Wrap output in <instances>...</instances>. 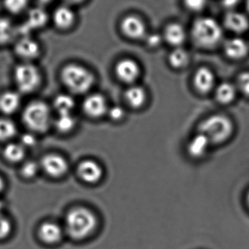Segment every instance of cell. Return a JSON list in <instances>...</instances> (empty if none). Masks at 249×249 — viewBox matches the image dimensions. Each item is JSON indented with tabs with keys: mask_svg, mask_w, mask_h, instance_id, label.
<instances>
[{
	"mask_svg": "<svg viewBox=\"0 0 249 249\" xmlns=\"http://www.w3.org/2000/svg\"><path fill=\"white\" fill-rule=\"evenodd\" d=\"M193 43L203 50H213L224 42V28L210 16H200L192 23L190 32Z\"/></svg>",
	"mask_w": 249,
	"mask_h": 249,
	"instance_id": "cell-1",
	"label": "cell"
},
{
	"mask_svg": "<svg viewBox=\"0 0 249 249\" xmlns=\"http://www.w3.org/2000/svg\"><path fill=\"white\" fill-rule=\"evenodd\" d=\"M97 227L96 215L90 209L76 207L66 215L64 233L75 241H83L90 237Z\"/></svg>",
	"mask_w": 249,
	"mask_h": 249,
	"instance_id": "cell-2",
	"label": "cell"
},
{
	"mask_svg": "<svg viewBox=\"0 0 249 249\" xmlns=\"http://www.w3.org/2000/svg\"><path fill=\"white\" fill-rule=\"evenodd\" d=\"M61 77L64 86L76 94H83L89 91L95 83L93 74L78 64L65 66L61 71Z\"/></svg>",
	"mask_w": 249,
	"mask_h": 249,
	"instance_id": "cell-3",
	"label": "cell"
},
{
	"mask_svg": "<svg viewBox=\"0 0 249 249\" xmlns=\"http://www.w3.org/2000/svg\"><path fill=\"white\" fill-rule=\"evenodd\" d=\"M232 132V121L223 115H211L199 126V133L205 135L211 143H223L230 137Z\"/></svg>",
	"mask_w": 249,
	"mask_h": 249,
	"instance_id": "cell-4",
	"label": "cell"
},
{
	"mask_svg": "<svg viewBox=\"0 0 249 249\" xmlns=\"http://www.w3.org/2000/svg\"><path fill=\"white\" fill-rule=\"evenodd\" d=\"M23 121L31 130L43 133L49 127L51 111L46 104L39 101L29 104L23 112Z\"/></svg>",
	"mask_w": 249,
	"mask_h": 249,
	"instance_id": "cell-5",
	"label": "cell"
},
{
	"mask_svg": "<svg viewBox=\"0 0 249 249\" xmlns=\"http://www.w3.org/2000/svg\"><path fill=\"white\" fill-rule=\"evenodd\" d=\"M14 77L16 86L21 93H32L40 84L41 76L39 70L29 62L17 66L15 70Z\"/></svg>",
	"mask_w": 249,
	"mask_h": 249,
	"instance_id": "cell-6",
	"label": "cell"
},
{
	"mask_svg": "<svg viewBox=\"0 0 249 249\" xmlns=\"http://www.w3.org/2000/svg\"><path fill=\"white\" fill-rule=\"evenodd\" d=\"M222 26L234 35H243L249 30V16L236 10H229L225 13Z\"/></svg>",
	"mask_w": 249,
	"mask_h": 249,
	"instance_id": "cell-7",
	"label": "cell"
},
{
	"mask_svg": "<svg viewBox=\"0 0 249 249\" xmlns=\"http://www.w3.org/2000/svg\"><path fill=\"white\" fill-rule=\"evenodd\" d=\"M120 27L122 33L130 39H144L147 35V27L144 20L134 15H130L124 18Z\"/></svg>",
	"mask_w": 249,
	"mask_h": 249,
	"instance_id": "cell-8",
	"label": "cell"
},
{
	"mask_svg": "<svg viewBox=\"0 0 249 249\" xmlns=\"http://www.w3.org/2000/svg\"><path fill=\"white\" fill-rule=\"evenodd\" d=\"M164 42L175 48L182 47L188 38V33L184 25L178 22L168 23L162 32Z\"/></svg>",
	"mask_w": 249,
	"mask_h": 249,
	"instance_id": "cell-9",
	"label": "cell"
},
{
	"mask_svg": "<svg viewBox=\"0 0 249 249\" xmlns=\"http://www.w3.org/2000/svg\"><path fill=\"white\" fill-rule=\"evenodd\" d=\"M223 51L225 55L233 61L244 59L248 55L249 45L248 42L240 36H232L224 41Z\"/></svg>",
	"mask_w": 249,
	"mask_h": 249,
	"instance_id": "cell-10",
	"label": "cell"
},
{
	"mask_svg": "<svg viewBox=\"0 0 249 249\" xmlns=\"http://www.w3.org/2000/svg\"><path fill=\"white\" fill-rule=\"evenodd\" d=\"M41 166L50 177L59 178L63 177L68 170L67 160L61 155L49 154L45 155L41 161Z\"/></svg>",
	"mask_w": 249,
	"mask_h": 249,
	"instance_id": "cell-11",
	"label": "cell"
},
{
	"mask_svg": "<svg viewBox=\"0 0 249 249\" xmlns=\"http://www.w3.org/2000/svg\"><path fill=\"white\" fill-rule=\"evenodd\" d=\"M115 72L117 77L123 83L132 84L140 76V66L134 60L124 58L117 63L115 67Z\"/></svg>",
	"mask_w": 249,
	"mask_h": 249,
	"instance_id": "cell-12",
	"label": "cell"
},
{
	"mask_svg": "<svg viewBox=\"0 0 249 249\" xmlns=\"http://www.w3.org/2000/svg\"><path fill=\"white\" fill-rule=\"evenodd\" d=\"M48 19V14L43 8L35 7L29 10L26 20L20 28V33L22 36H29L32 31L45 26Z\"/></svg>",
	"mask_w": 249,
	"mask_h": 249,
	"instance_id": "cell-13",
	"label": "cell"
},
{
	"mask_svg": "<svg viewBox=\"0 0 249 249\" xmlns=\"http://www.w3.org/2000/svg\"><path fill=\"white\" fill-rule=\"evenodd\" d=\"M77 172L80 179L88 184L99 182L103 175L102 167L92 160L82 161L77 166Z\"/></svg>",
	"mask_w": 249,
	"mask_h": 249,
	"instance_id": "cell-14",
	"label": "cell"
},
{
	"mask_svg": "<svg viewBox=\"0 0 249 249\" xmlns=\"http://www.w3.org/2000/svg\"><path fill=\"white\" fill-rule=\"evenodd\" d=\"M83 110L90 118H100L108 110L106 100L102 95L97 93L90 95L83 102Z\"/></svg>",
	"mask_w": 249,
	"mask_h": 249,
	"instance_id": "cell-15",
	"label": "cell"
},
{
	"mask_svg": "<svg viewBox=\"0 0 249 249\" xmlns=\"http://www.w3.org/2000/svg\"><path fill=\"white\" fill-rule=\"evenodd\" d=\"M64 234V228L55 222H44L38 230L39 239L48 245L58 244L62 239Z\"/></svg>",
	"mask_w": 249,
	"mask_h": 249,
	"instance_id": "cell-16",
	"label": "cell"
},
{
	"mask_svg": "<svg viewBox=\"0 0 249 249\" xmlns=\"http://www.w3.org/2000/svg\"><path fill=\"white\" fill-rule=\"evenodd\" d=\"M16 53L28 62L39 55L40 48L39 44L30 36H21L15 46Z\"/></svg>",
	"mask_w": 249,
	"mask_h": 249,
	"instance_id": "cell-17",
	"label": "cell"
},
{
	"mask_svg": "<svg viewBox=\"0 0 249 249\" xmlns=\"http://www.w3.org/2000/svg\"><path fill=\"white\" fill-rule=\"evenodd\" d=\"M194 85L197 91L200 93H209L214 87V73L208 67H200L194 74Z\"/></svg>",
	"mask_w": 249,
	"mask_h": 249,
	"instance_id": "cell-18",
	"label": "cell"
},
{
	"mask_svg": "<svg viewBox=\"0 0 249 249\" xmlns=\"http://www.w3.org/2000/svg\"><path fill=\"white\" fill-rule=\"evenodd\" d=\"M53 20L58 29H69L73 26L76 20V14L73 9L69 6H59L53 13Z\"/></svg>",
	"mask_w": 249,
	"mask_h": 249,
	"instance_id": "cell-19",
	"label": "cell"
},
{
	"mask_svg": "<svg viewBox=\"0 0 249 249\" xmlns=\"http://www.w3.org/2000/svg\"><path fill=\"white\" fill-rule=\"evenodd\" d=\"M210 141L203 133H198L189 142L187 151L194 158H202L207 152Z\"/></svg>",
	"mask_w": 249,
	"mask_h": 249,
	"instance_id": "cell-20",
	"label": "cell"
},
{
	"mask_svg": "<svg viewBox=\"0 0 249 249\" xmlns=\"http://www.w3.org/2000/svg\"><path fill=\"white\" fill-rule=\"evenodd\" d=\"M21 102L17 92L7 91L0 96V111L6 115H11L19 109Z\"/></svg>",
	"mask_w": 249,
	"mask_h": 249,
	"instance_id": "cell-21",
	"label": "cell"
},
{
	"mask_svg": "<svg viewBox=\"0 0 249 249\" xmlns=\"http://www.w3.org/2000/svg\"><path fill=\"white\" fill-rule=\"evenodd\" d=\"M168 62L172 68H185L190 62V53L183 47L173 48L168 55Z\"/></svg>",
	"mask_w": 249,
	"mask_h": 249,
	"instance_id": "cell-22",
	"label": "cell"
},
{
	"mask_svg": "<svg viewBox=\"0 0 249 249\" xmlns=\"http://www.w3.org/2000/svg\"><path fill=\"white\" fill-rule=\"evenodd\" d=\"M125 99L127 103L131 107L138 109L141 107L146 102V91L140 86H131L126 91Z\"/></svg>",
	"mask_w": 249,
	"mask_h": 249,
	"instance_id": "cell-23",
	"label": "cell"
},
{
	"mask_svg": "<svg viewBox=\"0 0 249 249\" xmlns=\"http://www.w3.org/2000/svg\"><path fill=\"white\" fill-rule=\"evenodd\" d=\"M236 89L230 83H222L216 89V98L219 103L228 105L235 99Z\"/></svg>",
	"mask_w": 249,
	"mask_h": 249,
	"instance_id": "cell-24",
	"label": "cell"
},
{
	"mask_svg": "<svg viewBox=\"0 0 249 249\" xmlns=\"http://www.w3.org/2000/svg\"><path fill=\"white\" fill-rule=\"evenodd\" d=\"M3 156L9 162H20L24 158L25 148L20 143H8L3 149Z\"/></svg>",
	"mask_w": 249,
	"mask_h": 249,
	"instance_id": "cell-25",
	"label": "cell"
},
{
	"mask_svg": "<svg viewBox=\"0 0 249 249\" xmlns=\"http://www.w3.org/2000/svg\"><path fill=\"white\" fill-rule=\"evenodd\" d=\"M75 105L76 103L73 98L67 94L58 95L54 102V108L58 114L72 113Z\"/></svg>",
	"mask_w": 249,
	"mask_h": 249,
	"instance_id": "cell-26",
	"label": "cell"
},
{
	"mask_svg": "<svg viewBox=\"0 0 249 249\" xmlns=\"http://www.w3.org/2000/svg\"><path fill=\"white\" fill-rule=\"evenodd\" d=\"M76 118L73 113L58 114L56 120V127L62 133L71 131L76 125Z\"/></svg>",
	"mask_w": 249,
	"mask_h": 249,
	"instance_id": "cell-27",
	"label": "cell"
},
{
	"mask_svg": "<svg viewBox=\"0 0 249 249\" xmlns=\"http://www.w3.org/2000/svg\"><path fill=\"white\" fill-rule=\"evenodd\" d=\"M15 34L13 23L7 18H0V46L8 43Z\"/></svg>",
	"mask_w": 249,
	"mask_h": 249,
	"instance_id": "cell-28",
	"label": "cell"
},
{
	"mask_svg": "<svg viewBox=\"0 0 249 249\" xmlns=\"http://www.w3.org/2000/svg\"><path fill=\"white\" fill-rule=\"evenodd\" d=\"M17 132L16 124L7 118H0V141L12 139Z\"/></svg>",
	"mask_w": 249,
	"mask_h": 249,
	"instance_id": "cell-29",
	"label": "cell"
},
{
	"mask_svg": "<svg viewBox=\"0 0 249 249\" xmlns=\"http://www.w3.org/2000/svg\"><path fill=\"white\" fill-rule=\"evenodd\" d=\"M184 8L193 13H200L207 7L209 0H182Z\"/></svg>",
	"mask_w": 249,
	"mask_h": 249,
	"instance_id": "cell-30",
	"label": "cell"
},
{
	"mask_svg": "<svg viewBox=\"0 0 249 249\" xmlns=\"http://www.w3.org/2000/svg\"><path fill=\"white\" fill-rule=\"evenodd\" d=\"M28 1V0H4V5L7 11L17 14L26 9Z\"/></svg>",
	"mask_w": 249,
	"mask_h": 249,
	"instance_id": "cell-31",
	"label": "cell"
},
{
	"mask_svg": "<svg viewBox=\"0 0 249 249\" xmlns=\"http://www.w3.org/2000/svg\"><path fill=\"white\" fill-rule=\"evenodd\" d=\"M13 226L8 218L4 215H0V240H4L8 238L11 233Z\"/></svg>",
	"mask_w": 249,
	"mask_h": 249,
	"instance_id": "cell-32",
	"label": "cell"
},
{
	"mask_svg": "<svg viewBox=\"0 0 249 249\" xmlns=\"http://www.w3.org/2000/svg\"><path fill=\"white\" fill-rule=\"evenodd\" d=\"M38 165L34 161H28L25 162L20 169L22 176L26 178L35 177L38 173Z\"/></svg>",
	"mask_w": 249,
	"mask_h": 249,
	"instance_id": "cell-33",
	"label": "cell"
},
{
	"mask_svg": "<svg viewBox=\"0 0 249 249\" xmlns=\"http://www.w3.org/2000/svg\"><path fill=\"white\" fill-rule=\"evenodd\" d=\"M144 39L147 46L151 48H158L164 42L162 33H158V32H153L149 35L147 34Z\"/></svg>",
	"mask_w": 249,
	"mask_h": 249,
	"instance_id": "cell-34",
	"label": "cell"
},
{
	"mask_svg": "<svg viewBox=\"0 0 249 249\" xmlns=\"http://www.w3.org/2000/svg\"><path fill=\"white\" fill-rule=\"evenodd\" d=\"M238 86L241 91L249 97V71L241 73L238 76Z\"/></svg>",
	"mask_w": 249,
	"mask_h": 249,
	"instance_id": "cell-35",
	"label": "cell"
},
{
	"mask_svg": "<svg viewBox=\"0 0 249 249\" xmlns=\"http://www.w3.org/2000/svg\"><path fill=\"white\" fill-rule=\"evenodd\" d=\"M108 115L113 121H120L124 115V109L119 106H115L108 109Z\"/></svg>",
	"mask_w": 249,
	"mask_h": 249,
	"instance_id": "cell-36",
	"label": "cell"
},
{
	"mask_svg": "<svg viewBox=\"0 0 249 249\" xmlns=\"http://www.w3.org/2000/svg\"><path fill=\"white\" fill-rule=\"evenodd\" d=\"M20 143L24 148L26 146L29 147V146H34L36 143V138L31 133H25L21 136Z\"/></svg>",
	"mask_w": 249,
	"mask_h": 249,
	"instance_id": "cell-37",
	"label": "cell"
},
{
	"mask_svg": "<svg viewBox=\"0 0 249 249\" xmlns=\"http://www.w3.org/2000/svg\"><path fill=\"white\" fill-rule=\"evenodd\" d=\"M221 4L225 9L229 10H235L237 7L241 2V0H220Z\"/></svg>",
	"mask_w": 249,
	"mask_h": 249,
	"instance_id": "cell-38",
	"label": "cell"
},
{
	"mask_svg": "<svg viewBox=\"0 0 249 249\" xmlns=\"http://www.w3.org/2000/svg\"><path fill=\"white\" fill-rule=\"evenodd\" d=\"M64 1L68 4H77V3L82 2L83 0H64Z\"/></svg>",
	"mask_w": 249,
	"mask_h": 249,
	"instance_id": "cell-39",
	"label": "cell"
},
{
	"mask_svg": "<svg viewBox=\"0 0 249 249\" xmlns=\"http://www.w3.org/2000/svg\"><path fill=\"white\" fill-rule=\"evenodd\" d=\"M4 180H3V178H1V177H0V193H1V192L3 191V190H4Z\"/></svg>",
	"mask_w": 249,
	"mask_h": 249,
	"instance_id": "cell-40",
	"label": "cell"
},
{
	"mask_svg": "<svg viewBox=\"0 0 249 249\" xmlns=\"http://www.w3.org/2000/svg\"><path fill=\"white\" fill-rule=\"evenodd\" d=\"M4 205L1 200H0V215L3 214V211H4Z\"/></svg>",
	"mask_w": 249,
	"mask_h": 249,
	"instance_id": "cell-41",
	"label": "cell"
},
{
	"mask_svg": "<svg viewBox=\"0 0 249 249\" xmlns=\"http://www.w3.org/2000/svg\"><path fill=\"white\" fill-rule=\"evenodd\" d=\"M246 10L247 12V15L249 16V0H245Z\"/></svg>",
	"mask_w": 249,
	"mask_h": 249,
	"instance_id": "cell-42",
	"label": "cell"
},
{
	"mask_svg": "<svg viewBox=\"0 0 249 249\" xmlns=\"http://www.w3.org/2000/svg\"><path fill=\"white\" fill-rule=\"evenodd\" d=\"M38 2L40 3V4H46V3L49 2L51 0H37Z\"/></svg>",
	"mask_w": 249,
	"mask_h": 249,
	"instance_id": "cell-43",
	"label": "cell"
},
{
	"mask_svg": "<svg viewBox=\"0 0 249 249\" xmlns=\"http://www.w3.org/2000/svg\"><path fill=\"white\" fill-rule=\"evenodd\" d=\"M247 203H248V205H249V192L248 193V195H247Z\"/></svg>",
	"mask_w": 249,
	"mask_h": 249,
	"instance_id": "cell-44",
	"label": "cell"
}]
</instances>
